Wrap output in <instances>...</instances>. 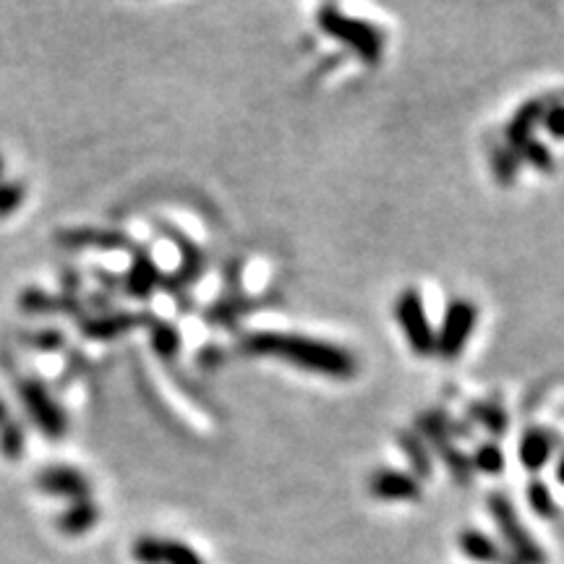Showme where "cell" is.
I'll return each mask as SVG.
<instances>
[{
	"label": "cell",
	"instance_id": "obj_1",
	"mask_svg": "<svg viewBox=\"0 0 564 564\" xmlns=\"http://www.w3.org/2000/svg\"><path fill=\"white\" fill-rule=\"evenodd\" d=\"M243 348L264 358H280L298 369L316 371L329 379H350L358 371V361L348 350L337 348L324 340L285 332H256L243 340Z\"/></svg>",
	"mask_w": 564,
	"mask_h": 564
},
{
	"label": "cell",
	"instance_id": "obj_2",
	"mask_svg": "<svg viewBox=\"0 0 564 564\" xmlns=\"http://www.w3.org/2000/svg\"><path fill=\"white\" fill-rule=\"evenodd\" d=\"M319 27L343 42L345 47H350L358 58H363L366 63H379L384 53V34L382 29L371 27L369 21L356 19V16L343 14L340 8L324 6L319 11Z\"/></svg>",
	"mask_w": 564,
	"mask_h": 564
},
{
	"label": "cell",
	"instance_id": "obj_3",
	"mask_svg": "<svg viewBox=\"0 0 564 564\" xmlns=\"http://www.w3.org/2000/svg\"><path fill=\"white\" fill-rule=\"evenodd\" d=\"M395 316L400 327H403L410 350L416 356H431L437 350V332H434V324H431L429 314H426V306H423V298L418 290L408 288L400 293L395 303Z\"/></svg>",
	"mask_w": 564,
	"mask_h": 564
},
{
	"label": "cell",
	"instance_id": "obj_4",
	"mask_svg": "<svg viewBox=\"0 0 564 564\" xmlns=\"http://www.w3.org/2000/svg\"><path fill=\"white\" fill-rule=\"evenodd\" d=\"M478 324V309L470 301H452L444 311L442 327H439L437 335V350L442 358L452 361L465 350V345L470 343V335Z\"/></svg>",
	"mask_w": 564,
	"mask_h": 564
},
{
	"label": "cell",
	"instance_id": "obj_5",
	"mask_svg": "<svg viewBox=\"0 0 564 564\" xmlns=\"http://www.w3.org/2000/svg\"><path fill=\"white\" fill-rule=\"evenodd\" d=\"M21 403L27 408V416L32 418V423L42 434H47L50 439H61L66 434V413L55 397L47 392L45 384L34 382V379H24L19 384Z\"/></svg>",
	"mask_w": 564,
	"mask_h": 564
},
{
	"label": "cell",
	"instance_id": "obj_6",
	"mask_svg": "<svg viewBox=\"0 0 564 564\" xmlns=\"http://www.w3.org/2000/svg\"><path fill=\"white\" fill-rule=\"evenodd\" d=\"M489 510H491V515H494V520H497L502 536L510 541V546L517 551V554H520L523 562H528V564L544 562V554H541L538 546L533 544L531 533L525 531L523 523H517L515 507H512L510 499L504 497V494H491Z\"/></svg>",
	"mask_w": 564,
	"mask_h": 564
},
{
	"label": "cell",
	"instance_id": "obj_7",
	"mask_svg": "<svg viewBox=\"0 0 564 564\" xmlns=\"http://www.w3.org/2000/svg\"><path fill=\"white\" fill-rule=\"evenodd\" d=\"M37 486L53 497H63V499H89V491H92V484L89 478L81 473V470L71 468V465H50V468L40 470L37 473Z\"/></svg>",
	"mask_w": 564,
	"mask_h": 564
},
{
	"label": "cell",
	"instance_id": "obj_8",
	"mask_svg": "<svg viewBox=\"0 0 564 564\" xmlns=\"http://www.w3.org/2000/svg\"><path fill=\"white\" fill-rule=\"evenodd\" d=\"M369 491L376 499H387V502H400V499H416L421 497V484L410 473L403 470L384 468L374 473L369 481Z\"/></svg>",
	"mask_w": 564,
	"mask_h": 564
},
{
	"label": "cell",
	"instance_id": "obj_9",
	"mask_svg": "<svg viewBox=\"0 0 564 564\" xmlns=\"http://www.w3.org/2000/svg\"><path fill=\"white\" fill-rule=\"evenodd\" d=\"M551 455H554V439H551L549 431L544 429H528L520 439V447H517V457H520V465L531 473H538L549 465Z\"/></svg>",
	"mask_w": 564,
	"mask_h": 564
},
{
	"label": "cell",
	"instance_id": "obj_10",
	"mask_svg": "<svg viewBox=\"0 0 564 564\" xmlns=\"http://www.w3.org/2000/svg\"><path fill=\"white\" fill-rule=\"evenodd\" d=\"M97 507H94L92 499H79V502H71L63 510V515L58 517V525H61V531L66 533H84L89 528H94L97 523Z\"/></svg>",
	"mask_w": 564,
	"mask_h": 564
},
{
	"label": "cell",
	"instance_id": "obj_11",
	"mask_svg": "<svg viewBox=\"0 0 564 564\" xmlns=\"http://www.w3.org/2000/svg\"><path fill=\"white\" fill-rule=\"evenodd\" d=\"M157 282H160V272H157L155 262L147 259V256H136L134 267H131V272L126 277L128 293L136 298H147Z\"/></svg>",
	"mask_w": 564,
	"mask_h": 564
},
{
	"label": "cell",
	"instance_id": "obj_12",
	"mask_svg": "<svg viewBox=\"0 0 564 564\" xmlns=\"http://www.w3.org/2000/svg\"><path fill=\"white\" fill-rule=\"evenodd\" d=\"M544 118V108L541 102H531V105H523V110L515 115V121L510 126V141L515 147L523 149L528 141H531V131L536 123H541Z\"/></svg>",
	"mask_w": 564,
	"mask_h": 564
},
{
	"label": "cell",
	"instance_id": "obj_13",
	"mask_svg": "<svg viewBox=\"0 0 564 564\" xmlns=\"http://www.w3.org/2000/svg\"><path fill=\"white\" fill-rule=\"evenodd\" d=\"M460 546L468 557L478 559V562H494L499 557L497 546L491 544V538L478 531H465L460 538Z\"/></svg>",
	"mask_w": 564,
	"mask_h": 564
},
{
	"label": "cell",
	"instance_id": "obj_14",
	"mask_svg": "<svg viewBox=\"0 0 564 564\" xmlns=\"http://www.w3.org/2000/svg\"><path fill=\"white\" fill-rule=\"evenodd\" d=\"M152 348L157 350L160 358H175V353L181 350V335L178 329L168 322H160L152 327Z\"/></svg>",
	"mask_w": 564,
	"mask_h": 564
},
{
	"label": "cell",
	"instance_id": "obj_15",
	"mask_svg": "<svg viewBox=\"0 0 564 564\" xmlns=\"http://www.w3.org/2000/svg\"><path fill=\"white\" fill-rule=\"evenodd\" d=\"M470 465H473V470L486 473V476H499L504 470V452L499 450L497 444H481V447L473 452Z\"/></svg>",
	"mask_w": 564,
	"mask_h": 564
},
{
	"label": "cell",
	"instance_id": "obj_16",
	"mask_svg": "<svg viewBox=\"0 0 564 564\" xmlns=\"http://www.w3.org/2000/svg\"><path fill=\"white\" fill-rule=\"evenodd\" d=\"M400 447L405 450V455L410 457V465L421 473V476H431V455L429 450L423 447V442L408 431L400 434Z\"/></svg>",
	"mask_w": 564,
	"mask_h": 564
},
{
	"label": "cell",
	"instance_id": "obj_17",
	"mask_svg": "<svg viewBox=\"0 0 564 564\" xmlns=\"http://www.w3.org/2000/svg\"><path fill=\"white\" fill-rule=\"evenodd\" d=\"M27 447V439H24V429H21V423L16 421H6L0 426V452L6 457H19Z\"/></svg>",
	"mask_w": 564,
	"mask_h": 564
},
{
	"label": "cell",
	"instance_id": "obj_18",
	"mask_svg": "<svg viewBox=\"0 0 564 564\" xmlns=\"http://www.w3.org/2000/svg\"><path fill=\"white\" fill-rule=\"evenodd\" d=\"M24 196H27V188L24 183L16 181H0V217H11L16 209L24 204Z\"/></svg>",
	"mask_w": 564,
	"mask_h": 564
},
{
	"label": "cell",
	"instance_id": "obj_19",
	"mask_svg": "<svg viewBox=\"0 0 564 564\" xmlns=\"http://www.w3.org/2000/svg\"><path fill=\"white\" fill-rule=\"evenodd\" d=\"M470 416L476 418L478 423H484L491 434H504V431H507V416H504V410L497 408V405H473V408H470Z\"/></svg>",
	"mask_w": 564,
	"mask_h": 564
},
{
	"label": "cell",
	"instance_id": "obj_20",
	"mask_svg": "<svg viewBox=\"0 0 564 564\" xmlns=\"http://www.w3.org/2000/svg\"><path fill=\"white\" fill-rule=\"evenodd\" d=\"M528 502H531L533 512L541 517H551L557 512L554 494H551V489L544 484V481H533V484L528 486Z\"/></svg>",
	"mask_w": 564,
	"mask_h": 564
},
{
	"label": "cell",
	"instance_id": "obj_21",
	"mask_svg": "<svg viewBox=\"0 0 564 564\" xmlns=\"http://www.w3.org/2000/svg\"><path fill=\"white\" fill-rule=\"evenodd\" d=\"M162 564H202L199 554L178 541H162Z\"/></svg>",
	"mask_w": 564,
	"mask_h": 564
},
{
	"label": "cell",
	"instance_id": "obj_22",
	"mask_svg": "<svg viewBox=\"0 0 564 564\" xmlns=\"http://www.w3.org/2000/svg\"><path fill=\"white\" fill-rule=\"evenodd\" d=\"M134 554L141 564H162V541H157V538H141Z\"/></svg>",
	"mask_w": 564,
	"mask_h": 564
},
{
	"label": "cell",
	"instance_id": "obj_23",
	"mask_svg": "<svg viewBox=\"0 0 564 564\" xmlns=\"http://www.w3.org/2000/svg\"><path fill=\"white\" fill-rule=\"evenodd\" d=\"M136 319H131V316H118V319H102V322H94L92 327H89V332H92V337H115L118 332H121L123 327H128V324H134Z\"/></svg>",
	"mask_w": 564,
	"mask_h": 564
},
{
	"label": "cell",
	"instance_id": "obj_24",
	"mask_svg": "<svg viewBox=\"0 0 564 564\" xmlns=\"http://www.w3.org/2000/svg\"><path fill=\"white\" fill-rule=\"evenodd\" d=\"M523 152H525V157H528V160H531L538 170H546V173H549V170L554 168V157H551L549 149L541 147L538 141H533V139L528 141V144L523 147Z\"/></svg>",
	"mask_w": 564,
	"mask_h": 564
},
{
	"label": "cell",
	"instance_id": "obj_25",
	"mask_svg": "<svg viewBox=\"0 0 564 564\" xmlns=\"http://www.w3.org/2000/svg\"><path fill=\"white\" fill-rule=\"evenodd\" d=\"M541 123H544V128L549 131V136L564 141V105L546 110L544 118H541Z\"/></svg>",
	"mask_w": 564,
	"mask_h": 564
},
{
	"label": "cell",
	"instance_id": "obj_26",
	"mask_svg": "<svg viewBox=\"0 0 564 564\" xmlns=\"http://www.w3.org/2000/svg\"><path fill=\"white\" fill-rule=\"evenodd\" d=\"M557 481L564 486V455L557 460Z\"/></svg>",
	"mask_w": 564,
	"mask_h": 564
},
{
	"label": "cell",
	"instance_id": "obj_27",
	"mask_svg": "<svg viewBox=\"0 0 564 564\" xmlns=\"http://www.w3.org/2000/svg\"><path fill=\"white\" fill-rule=\"evenodd\" d=\"M6 421H8V408H6V403L0 400V426H3Z\"/></svg>",
	"mask_w": 564,
	"mask_h": 564
},
{
	"label": "cell",
	"instance_id": "obj_28",
	"mask_svg": "<svg viewBox=\"0 0 564 564\" xmlns=\"http://www.w3.org/2000/svg\"><path fill=\"white\" fill-rule=\"evenodd\" d=\"M3 165H6V162H3V157H0V181H3Z\"/></svg>",
	"mask_w": 564,
	"mask_h": 564
}]
</instances>
